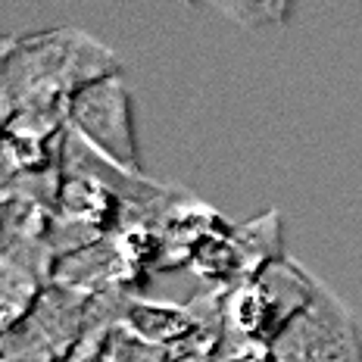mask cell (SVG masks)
Wrapping results in <instances>:
<instances>
[{
  "instance_id": "cell-1",
  "label": "cell",
  "mask_w": 362,
  "mask_h": 362,
  "mask_svg": "<svg viewBox=\"0 0 362 362\" xmlns=\"http://www.w3.org/2000/svg\"><path fill=\"white\" fill-rule=\"evenodd\" d=\"M107 44L78 28H47L4 44L0 100L6 134L57 141L66 132L69 100L90 81L119 75Z\"/></svg>"
},
{
  "instance_id": "cell-2",
  "label": "cell",
  "mask_w": 362,
  "mask_h": 362,
  "mask_svg": "<svg viewBox=\"0 0 362 362\" xmlns=\"http://www.w3.org/2000/svg\"><path fill=\"white\" fill-rule=\"evenodd\" d=\"M319 284L288 256L275 259L256 278L225 291V328L262 344L278 334L319 297Z\"/></svg>"
},
{
  "instance_id": "cell-3",
  "label": "cell",
  "mask_w": 362,
  "mask_h": 362,
  "mask_svg": "<svg viewBox=\"0 0 362 362\" xmlns=\"http://www.w3.org/2000/svg\"><path fill=\"white\" fill-rule=\"evenodd\" d=\"M66 128L78 134L100 156H107L110 163L144 175L138 138H134L132 90L125 88L122 72L107 75V78L90 81V85L81 88L69 100Z\"/></svg>"
},
{
  "instance_id": "cell-4",
  "label": "cell",
  "mask_w": 362,
  "mask_h": 362,
  "mask_svg": "<svg viewBox=\"0 0 362 362\" xmlns=\"http://www.w3.org/2000/svg\"><path fill=\"white\" fill-rule=\"evenodd\" d=\"M281 213H266L253 222H244L238 228H231V240H235L240 259L247 269V281L256 278L266 266H272L275 259H281Z\"/></svg>"
},
{
  "instance_id": "cell-5",
  "label": "cell",
  "mask_w": 362,
  "mask_h": 362,
  "mask_svg": "<svg viewBox=\"0 0 362 362\" xmlns=\"http://www.w3.org/2000/svg\"><path fill=\"white\" fill-rule=\"evenodd\" d=\"M97 353L107 362H172V350L141 337L125 322L103 331V337L97 341Z\"/></svg>"
},
{
  "instance_id": "cell-6",
  "label": "cell",
  "mask_w": 362,
  "mask_h": 362,
  "mask_svg": "<svg viewBox=\"0 0 362 362\" xmlns=\"http://www.w3.org/2000/svg\"><path fill=\"white\" fill-rule=\"evenodd\" d=\"M213 10H218L222 16L235 19L244 28H262V25H284L291 19L293 6L284 0H253V4H213Z\"/></svg>"
},
{
  "instance_id": "cell-7",
  "label": "cell",
  "mask_w": 362,
  "mask_h": 362,
  "mask_svg": "<svg viewBox=\"0 0 362 362\" xmlns=\"http://www.w3.org/2000/svg\"><path fill=\"white\" fill-rule=\"evenodd\" d=\"M63 362H107V359L97 353V346H78V350L69 353Z\"/></svg>"
}]
</instances>
